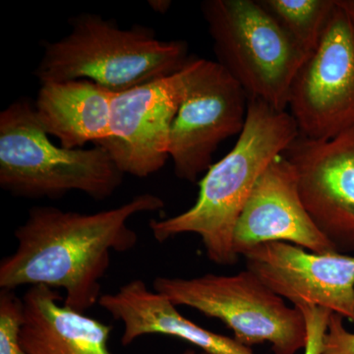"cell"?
Wrapping results in <instances>:
<instances>
[{
  "label": "cell",
  "mask_w": 354,
  "mask_h": 354,
  "mask_svg": "<svg viewBox=\"0 0 354 354\" xmlns=\"http://www.w3.org/2000/svg\"><path fill=\"white\" fill-rule=\"evenodd\" d=\"M164 207V200L152 193L94 214L32 207L14 232L15 251L0 262V290H62L64 304L84 313L99 304L111 252H128L138 243V234L128 225L130 218Z\"/></svg>",
  "instance_id": "6da1fadb"
},
{
  "label": "cell",
  "mask_w": 354,
  "mask_h": 354,
  "mask_svg": "<svg viewBox=\"0 0 354 354\" xmlns=\"http://www.w3.org/2000/svg\"><path fill=\"white\" fill-rule=\"evenodd\" d=\"M300 136L295 118L260 101L249 99L245 125L236 143L199 181L196 202L183 213L150 221L160 243L177 235L194 234L207 257L218 266H234L235 225L267 167Z\"/></svg>",
  "instance_id": "7a4b0ae2"
},
{
  "label": "cell",
  "mask_w": 354,
  "mask_h": 354,
  "mask_svg": "<svg viewBox=\"0 0 354 354\" xmlns=\"http://www.w3.org/2000/svg\"><path fill=\"white\" fill-rule=\"evenodd\" d=\"M71 31L44 44L35 71L41 84L90 80L113 94L178 73L189 60L184 41H162L155 30L134 25L121 29L101 15L70 19Z\"/></svg>",
  "instance_id": "3957f363"
},
{
  "label": "cell",
  "mask_w": 354,
  "mask_h": 354,
  "mask_svg": "<svg viewBox=\"0 0 354 354\" xmlns=\"http://www.w3.org/2000/svg\"><path fill=\"white\" fill-rule=\"evenodd\" d=\"M123 176L101 146L55 145L31 100L20 97L0 113V186L13 196L57 199L80 191L102 201L118 191Z\"/></svg>",
  "instance_id": "277c9868"
},
{
  "label": "cell",
  "mask_w": 354,
  "mask_h": 354,
  "mask_svg": "<svg viewBox=\"0 0 354 354\" xmlns=\"http://www.w3.org/2000/svg\"><path fill=\"white\" fill-rule=\"evenodd\" d=\"M201 9L216 62L249 99L286 111L291 85L306 59L297 44L258 0H206Z\"/></svg>",
  "instance_id": "5b68a950"
},
{
  "label": "cell",
  "mask_w": 354,
  "mask_h": 354,
  "mask_svg": "<svg viewBox=\"0 0 354 354\" xmlns=\"http://www.w3.org/2000/svg\"><path fill=\"white\" fill-rule=\"evenodd\" d=\"M153 290L176 306L197 310L225 324L234 339L251 348L269 342L274 354H295L307 342L306 323L297 307L270 290L249 270L230 276L158 277Z\"/></svg>",
  "instance_id": "8992f818"
},
{
  "label": "cell",
  "mask_w": 354,
  "mask_h": 354,
  "mask_svg": "<svg viewBox=\"0 0 354 354\" xmlns=\"http://www.w3.org/2000/svg\"><path fill=\"white\" fill-rule=\"evenodd\" d=\"M183 97L169 135L177 178L195 183L213 165L223 141L241 134L249 97L220 64L190 57L180 70Z\"/></svg>",
  "instance_id": "52a82bcc"
},
{
  "label": "cell",
  "mask_w": 354,
  "mask_h": 354,
  "mask_svg": "<svg viewBox=\"0 0 354 354\" xmlns=\"http://www.w3.org/2000/svg\"><path fill=\"white\" fill-rule=\"evenodd\" d=\"M288 109L304 138L324 141L354 130V22L337 6L295 77Z\"/></svg>",
  "instance_id": "ba28073f"
},
{
  "label": "cell",
  "mask_w": 354,
  "mask_h": 354,
  "mask_svg": "<svg viewBox=\"0 0 354 354\" xmlns=\"http://www.w3.org/2000/svg\"><path fill=\"white\" fill-rule=\"evenodd\" d=\"M180 71L114 94L108 138L97 144L123 174L146 178L169 158V135L181 97Z\"/></svg>",
  "instance_id": "9c48e42d"
},
{
  "label": "cell",
  "mask_w": 354,
  "mask_h": 354,
  "mask_svg": "<svg viewBox=\"0 0 354 354\" xmlns=\"http://www.w3.org/2000/svg\"><path fill=\"white\" fill-rule=\"evenodd\" d=\"M241 256L247 270L293 306L320 307L354 324V256L286 242L260 244Z\"/></svg>",
  "instance_id": "30bf717a"
},
{
  "label": "cell",
  "mask_w": 354,
  "mask_h": 354,
  "mask_svg": "<svg viewBox=\"0 0 354 354\" xmlns=\"http://www.w3.org/2000/svg\"><path fill=\"white\" fill-rule=\"evenodd\" d=\"M285 156L317 228L337 252H354V130L324 141L299 136Z\"/></svg>",
  "instance_id": "8fae6325"
},
{
  "label": "cell",
  "mask_w": 354,
  "mask_h": 354,
  "mask_svg": "<svg viewBox=\"0 0 354 354\" xmlns=\"http://www.w3.org/2000/svg\"><path fill=\"white\" fill-rule=\"evenodd\" d=\"M269 242H286L314 253L337 252L305 208L297 169L285 153L258 179L235 225L234 246L239 257Z\"/></svg>",
  "instance_id": "7c38bea8"
},
{
  "label": "cell",
  "mask_w": 354,
  "mask_h": 354,
  "mask_svg": "<svg viewBox=\"0 0 354 354\" xmlns=\"http://www.w3.org/2000/svg\"><path fill=\"white\" fill-rule=\"evenodd\" d=\"M97 304L123 324L121 344L124 346L143 335H162L189 342L207 354H255L234 337L211 332L181 315L176 305L142 279L102 295Z\"/></svg>",
  "instance_id": "4fadbf2b"
},
{
  "label": "cell",
  "mask_w": 354,
  "mask_h": 354,
  "mask_svg": "<svg viewBox=\"0 0 354 354\" xmlns=\"http://www.w3.org/2000/svg\"><path fill=\"white\" fill-rule=\"evenodd\" d=\"M22 346L27 354H111V326L60 304L53 288L31 286L26 291Z\"/></svg>",
  "instance_id": "5bb4252c"
},
{
  "label": "cell",
  "mask_w": 354,
  "mask_h": 354,
  "mask_svg": "<svg viewBox=\"0 0 354 354\" xmlns=\"http://www.w3.org/2000/svg\"><path fill=\"white\" fill-rule=\"evenodd\" d=\"M113 93L90 80L41 84L34 102L39 124L66 149L101 143L109 135Z\"/></svg>",
  "instance_id": "9a60e30c"
},
{
  "label": "cell",
  "mask_w": 354,
  "mask_h": 354,
  "mask_svg": "<svg viewBox=\"0 0 354 354\" xmlns=\"http://www.w3.org/2000/svg\"><path fill=\"white\" fill-rule=\"evenodd\" d=\"M308 57L335 9V0H258Z\"/></svg>",
  "instance_id": "2e32d148"
},
{
  "label": "cell",
  "mask_w": 354,
  "mask_h": 354,
  "mask_svg": "<svg viewBox=\"0 0 354 354\" xmlns=\"http://www.w3.org/2000/svg\"><path fill=\"white\" fill-rule=\"evenodd\" d=\"M25 305L15 290H0V354H27L22 346Z\"/></svg>",
  "instance_id": "e0dca14e"
},
{
  "label": "cell",
  "mask_w": 354,
  "mask_h": 354,
  "mask_svg": "<svg viewBox=\"0 0 354 354\" xmlns=\"http://www.w3.org/2000/svg\"><path fill=\"white\" fill-rule=\"evenodd\" d=\"M297 308L304 314L306 323L307 342L304 354H321L332 313L328 310L311 305H300Z\"/></svg>",
  "instance_id": "ac0fdd59"
},
{
  "label": "cell",
  "mask_w": 354,
  "mask_h": 354,
  "mask_svg": "<svg viewBox=\"0 0 354 354\" xmlns=\"http://www.w3.org/2000/svg\"><path fill=\"white\" fill-rule=\"evenodd\" d=\"M344 320L330 314L321 354H354V333L346 329Z\"/></svg>",
  "instance_id": "d6986e66"
},
{
  "label": "cell",
  "mask_w": 354,
  "mask_h": 354,
  "mask_svg": "<svg viewBox=\"0 0 354 354\" xmlns=\"http://www.w3.org/2000/svg\"><path fill=\"white\" fill-rule=\"evenodd\" d=\"M148 3L155 12L160 14L167 12L171 6L169 0H150Z\"/></svg>",
  "instance_id": "ffe728a7"
},
{
  "label": "cell",
  "mask_w": 354,
  "mask_h": 354,
  "mask_svg": "<svg viewBox=\"0 0 354 354\" xmlns=\"http://www.w3.org/2000/svg\"><path fill=\"white\" fill-rule=\"evenodd\" d=\"M335 3L354 22V0H335Z\"/></svg>",
  "instance_id": "44dd1931"
},
{
  "label": "cell",
  "mask_w": 354,
  "mask_h": 354,
  "mask_svg": "<svg viewBox=\"0 0 354 354\" xmlns=\"http://www.w3.org/2000/svg\"><path fill=\"white\" fill-rule=\"evenodd\" d=\"M183 354H196V353H195L194 351H192V349H187V351H184V353ZM199 354H207V353H201Z\"/></svg>",
  "instance_id": "7402d4cb"
}]
</instances>
